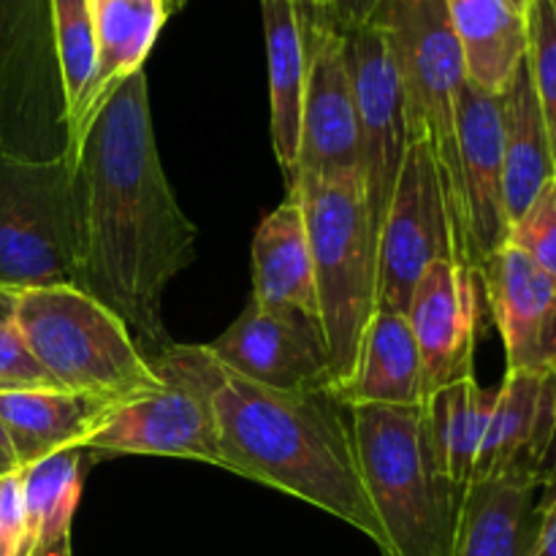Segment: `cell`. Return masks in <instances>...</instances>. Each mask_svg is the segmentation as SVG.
I'll return each instance as SVG.
<instances>
[{
    "mask_svg": "<svg viewBox=\"0 0 556 556\" xmlns=\"http://www.w3.org/2000/svg\"><path fill=\"white\" fill-rule=\"evenodd\" d=\"M79 212V288L112 309L150 358L174 345L163 293L195 258L152 128L144 68L125 76L68 152Z\"/></svg>",
    "mask_w": 556,
    "mask_h": 556,
    "instance_id": "1",
    "label": "cell"
},
{
    "mask_svg": "<svg viewBox=\"0 0 556 556\" xmlns=\"http://www.w3.org/2000/svg\"><path fill=\"white\" fill-rule=\"evenodd\" d=\"M193 380L212 407L223 470L264 483L342 519L383 552V532L364 489L351 424L329 394L266 389L217 362L206 345L155 356Z\"/></svg>",
    "mask_w": 556,
    "mask_h": 556,
    "instance_id": "2",
    "label": "cell"
},
{
    "mask_svg": "<svg viewBox=\"0 0 556 556\" xmlns=\"http://www.w3.org/2000/svg\"><path fill=\"white\" fill-rule=\"evenodd\" d=\"M358 467L380 532L383 556H451L465 489L429 454L421 407H353Z\"/></svg>",
    "mask_w": 556,
    "mask_h": 556,
    "instance_id": "3",
    "label": "cell"
},
{
    "mask_svg": "<svg viewBox=\"0 0 556 556\" xmlns=\"http://www.w3.org/2000/svg\"><path fill=\"white\" fill-rule=\"evenodd\" d=\"M291 190L307 220L320 329L331 380L340 386L353 375L364 331L378 307V239L362 174H299Z\"/></svg>",
    "mask_w": 556,
    "mask_h": 556,
    "instance_id": "4",
    "label": "cell"
},
{
    "mask_svg": "<svg viewBox=\"0 0 556 556\" xmlns=\"http://www.w3.org/2000/svg\"><path fill=\"white\" fill-rule=\"evenodd\" d=\"M11 326L52 383L71 394L123 402L163 386L128 326L79 286L20 291Z\"/></svg>",
    "mask_w": 556,
    "mask_h": 556,
    "instance_id": "5",
    "label": "cell"
},
{
    "mask_svg": "<svg viewBox=\"0 0 556 556\" xmlns=\"http://www.w3.org/2000/svg\"><path fill=\"white\" fill-rule=\"evenodd\" d=\"M369 25L383 36L405 98L407 136L429 147L443 179L445 201L467 261L465 199H462L456 103L467 81L445 0H380Z\"/></svg>",
    "mask_w": 556,
    "mask_h": 556,
    "instance_id": "6",
    "label": "cell"
},
{
    "mask_svg": "<svg viewBox=\"0 0 556 556\" xmlns=\"http://www.w3.org/2000/svg\"><path fill=\"white\" fill-rule=\"evenodd\" d=\"M79 286L74 161L0 152V288Z\"/></svg>",
    "mask_w": 556,
    "mask_h": 556,
    "instance_id": "7",
    "label": "cell"
},
{
    "mask_svg": "<svg viewBox=\"0 0 556 556\" xmlns=\"http://www.w3.org/2000/svg\"><path fill=\"white\" fill-rule=\"evenodd\" d=\"M68 147L52 0H0V152L58 161Z\"/></svg>",
    "mask_w": 556,
    "mask_h": 556,
    "instance_id": "8",
    "label": "cell"
},
{
    "mask_svg": "<svg viewBox=\"0 0 556 556\" xmlns=\"http://www.w3.org/2000/svg\"><path fill=\"white\" fill-rule=\"evenodd\" d=\"M434 261L465 264L438 163L424 141L413 139L378 231L375 309L407 313L418 280Z\"/></svg>",
    "mask_w": 556,
    "mask_h": 556,
    "instance_id": "9",
    "label": "cell"
},
{
    "mask_svg": "<svg viewBox=\"0 0 556 556\" xmlns=\"http://www.w3.org/2000/svg\"><path fill=\"white\" fill-rule=\"evenodd\" d=\"M163 386L114 402L81 448L106 456H168L223 467L212 407L204 391L177 369L150 358Z\"/></svg>",
    "mask_w": 556,
    "mask_h": 556,
    "instance_id": "10",
    "label": "cell"
},
{
    "mask_svg": "<svg viewBox=\"0 0 556 556\" xmlns=\"http://www.w3.org/2000/svg\"><path fill=\"white\" fill-rule=\"evenodd\" d=\"M342 43H345V63L351 74L353 101H356L358 174L378 239L410 144L405 98L389 47L369 22L342 33Z\"/></svg>",
    "mask_w": 556,
    "mask_h": 556,
    "instance_id": "11",
    "label": "cell"
},
{
    "mask_svg": "<svg viewBox=\"0 0 556 556\" xmlns=\"http://www.w3.org/2000/svg\"><path fill=\"white\" fill-rule=\"evenodd\" d=\"M206 351L231 372L266 389L329 394L334 386L318 320L264 309L253 299L242 315L206 345Z\"/></svg>",
    "mask_w": 556,
    "mask_h": 556,
    "instance_id": "12",
    "label": "cell"
},
{
    "mask_svg": "<svg viewBox=\"0 0 556 556\" xmlns=\"http://www.w3.org/2000/svg\"><path fill=\"white\" fill-rule=\"evenodd\" d=\"M299 14L307 49L299 174H358L356 101L342 33L302 5Z\"/></svg>",
    "mask_w": 556,
    "mask_h": 556,
    "instance_id": "13",
    "label": "cell"
},
{
    "mask_svg": "<svg viewBox=\"0 0 556 556\" xmlns=\"http://www.w3.org/2000/svg\"><path fill=\"white\" fill-rule=\"evenodd\" d=\"M481 275L459 261H434L418 280L407 324L421 356L424 394L476 375Z\"/></svg>",
    "mask_w": 556,
    "mask_h": 556,
    "instance_id": "14",
    "label": "cell"
},
{
    "mask_svg": "<svg viewBox=\"0 0 556 556\" xmlns=\"http://www.w3.org/2000/svg\"><path fill=\"white\" fill-rule=\"evenodd\" d=\"M505 345V372L556 375V277L503 244L478 269Z\"/></svg>",
    "mask_w": 556,
    "mask_h": 556,
    "instance_id": "15",
    "label": "cell"
},
{
    "mask_svg": "<svg viewBox=\"0 0 556 556\" xmlns=\"http://www.w3.org/2000/svg\"><path fill=\"white\" fill-rule=\"evenodd\" d=\"M467 261L481 269L508 239L503 190V114L500 96L465 81L456 103Z\"/></svg>",
    "mask_w": 556,
    "mask_h": 556,
    "instance_id": "16",
    "label": "cell"
},
{
    "mask_svg": "<svg viewBox=\"0 0 556 556\" xmlns=\"http://www.w3.org/2000/svg\"><path fill=\"white\" fill-rule=\"evenodd\" d=\"M554 451L556 375L505 372L500 389H494L472 481L481 478L543 481Z\"/></svg>",
    "mask_w": 556,
    "mask_h": 556,
    "instance_id": "17",
    "label": "cell"
},
{
    "mask_svg": "<svg viewBox=\"0 0 556 556\" xmlns=\"http://www.w3.org/2000/svg\"><path fill=\"white\" fill-rule=\"evenodd\" d=\"M345 410L353 407H424V372L416 337L405 313L375 309L345 383L329 391Z\"/></svg>",
    "mask_w": 556,
    "mask_h": 556,
    "instance_id": "18",
    "label": "cell"
},
{
    "mask_svg": "<svg viewBox=\"0 0 556 556\" xmlns=\"http://www.w3.org/2000/svg\"><path fill=\"white\" fill-rule=\"evenodd\" d=\"M253 302L275 313H296L320 324L313 248L302 201H286L258 223L253 237Z\"/></svg>",
    "mask_w": 556,
    "mask_h": 556,
    "instance_id": "19",
    "label": "cell"
},
{
    "mask_svg": "<svg viewBox=\"0 0 556 556\" xmlns=\"http://www.w3.org/2000/svg\"><path fill=\"white\" fill-rule=\"evenodd\" d=\"M92 36H96V71L71 119V147L79 141L103 98L134 71L144 68L168 14L166 0H90Z\"/></svg>",
    "mask_w": 556,
    "mask_h": 556,
    "instance_id": "20",
    "label": "cell"
},
{
    "mask_svg": "<svg viewBox=\"0 0 556 556\" xmlns=\"http://www.w3.org/2000/svg\"><path fill=\"white\" fill-rule=\"evenodd\" d=\"M535 478H481L462 492L451 556H532L535 554L538 500Z\"/></svg>",
    "mask_w": 556,
    "mask_h": 556,
    "instance_id": "21",
    "label": "cell"
},
{
    "mask_svg": "<svg viewBox=\"0 0 556 556\" xmlns=\"http://www.w3.org/2000/svg\"><path fill=\"white\" fill-rule=\"evenodd\" d=\"M112 405L63 389L0 391V427L14 451L16 467L25 470L60 451L81 448Z\"/></svg>",
    "mask_w": 556,
    "mask_h": 556,
    "instance_id": "22",
    "label": "cell"
},
{
    "mask_svg": "<svg viewBox=\"0 0 556 556\" xmlns=\"http://www.w3.org/2000/svg\"><path fill=\"white\" fill-rule=\"evenodd\" d=\"M261 16H264L266 60H269L271 147L291 190L299 179L304 85H307L302 14L296 0H261Z\"/></svg>",
    "mask_w": 556,
    "mask_h": 556,
    "instance_id": "23",
    "label": "cell"
},
{
    "mask_svg": "<svg viewBox=\"0 0 556 556\" xmlns=\"http://www.w3.org/2000/svg\"><path fill=\"white\" fill-rule=\"evenodd\" d=\"M503 114V190L508 226L530 206L543 185L556 177V157L546 117L538 103L527 60L500 92Z\"/></svg>",
    "mask_w": 556,
    "mask_h": 556,
    "instance_id": "24",
    "label": "cell"
},
{
    "mask_svg": "<svg viewBox=\"0 0 556 556\" xmlns=\"http://www.w3.org/2000/svg\"><path fill=\"white\" fill-rule=\"evenodd\" d=\"M465 58V74L478 90L500 96L527 58V16L510 0H445Z\"/></svg>",
    "mask_w": 556,
    "mask_h": 556,
    "instance_id": "25",
    "label": "cell"
},
{
    "mask_svg": "<svg viewBox=\"0 0 556 556\" xmlns=\"http://www.w3.org/2000/svg\"><path fill=\"white\" fill-rule=\"evenodd\" d=\"M90 451L68 448L22 472L27 514V556H71V527L81 503Z\"/></svg>",
    "mask_w": 556,
    "mask_h": 556,
    "instance_id": "26",
    "label": "cell"
},
{
    "mask_svg": "<svg viewBox=\"0 0 556 556\" xmlns=\"http://www.w3.org/2000/svg\"><path fill=\"white\" fill-rule=\"evenodd\" d=\"M492 402L494 391L483 389L476 375L456 380L424 400L421 413L429 454L454 486L465 489L476 476Z\"/></svg>",
    "mask_w": 556,
    "mask_h": 556,
    "instance_id": "27",
    "label": "cell"
},
{
    "mask_svg": "<svg viewBox=\"0 0 556 556\" xmlns=\"http://www.w3.org/2000/svg\"><path fill=\"white\" fill-rule=\"evenodd\" d=\"M52 25L60 74H63L71 136V119H74L81 96H85L87 85L92 79V71H96V36H92L90 0H52Z\"/></svg>",
    "mask_w": 556,
    "mask_h": 556,
    "instance_id": "28",
    "label": "cell"
},
{
    "mask_svg": "<svg viewBox=\"0 0 556 556\" xmlns=\"http://www.w3.org/2000/svg\"><path fill=\"white\" fill-rule=\"evenodd\" d=\"M527 16V71L546 117L556 157V0H530Z\"/></svg>",
    "mask_w": 556,
    "mask_h": 556,
    "instance_id": "29",
    "label": "cell"
},
{
    "mask_svg": "<svg viewBox=\"0 0 556 556\" xmlns=\"http://www.w3.org/2000/svg\"><path fill=\"white\" fill-rule=\"evenodd\" d=\"M505 244L556 277V177L548 179L530 206L510 223Z\"/></svg>",
    "mask_w": 556,
    "mask_h": 556,
    "instance_id": "30",
    "label": "cell"
},
{
    "mask_svg": "<svg viewBox=\"0 0 556 556\" xmlns=\"http://www.w3.org/2000/svg\"><path fill=\"white\" fill-rule=\"evenodd\" d=\"M0 386L9 389H58L36 358L27 353L25 342L14 326H0Z\"/></svg>",
    "mask_w": 556,
    "mask_h": 556,
    "instance_id": "31",
    "label": "cell"
},
{
    "mask_svg": "<svg viewBox=\"0 0 556 556\" xmlns=\"http://www.w3.org/2000/svg\"><path fill=\"white\" fill-rule=\"evenodd\" d=\"M0 552L3 556H27V514L20 470L0 476Z\"/></svg>",
    "mask_w": 556,
    "mask_h": 556,
    "instance_id": "32",
    "label": "cell"
},
{
    "mask_svg": "<svg viewBox=\"0 0 556 556\" xmlns=\"http://www.w3.org/2000/svg\"><path fill=\"white\" fill-rule=\"evenodd\" d=\"M378 3L380 0H299L304 11L329 22L340 33L367 25Z\"/></svg>",
    "mask_w": 556,
    "mask_h": 556,
    "instance_id": "33",
    "label": "cell"
},
{
    "mask_svg": "<svg viewBox=\"0 0 556 556\" xmlns=\"http://www.w3.org/2000/svg\"><path fill=\"white\" fill-rule=\"evenodd\" d=\"M532 556H556V510L541 516V530H538L535 554Z\"/></svg>",
    "mask_w": 556,
    "mask_h": 556,
    "instance_id": "34",
    "label": "cell"
},
{
    "mask_svg": "<svg viewBox=\"0 0 556 556\" xmlns=\"http://www.w3.org/2000/svg\"><path fill=\"white\" fill-rule=\"evenodd\" d=\"M556 510V451L554 459L548 465L546 478H543V489H541V500H538V516H546Z\"/></svg>",
    "mask_w": 556,
    "mask_h": 556,
    "instance_id": "35",
    "label": "cell"
},
{
    "mask_svg": "<svg viewBox=\"0 0 556 556\" xmlns=\"http://www.w3.org/2000/svg\"><path fill=\"white\" fill-rule=\"evenodd\" d=\"M16 470H20V467H16L14 451H11L3 427H0V476H9V472H16Z\"/></svg>",
    "mask_w": 556,
    "mask_h": 556,
    "instance_id": "36",
    "label": "cell"
},
{
    "mask_svg": "<svg viewBox=\"0 0 556 556\" xmlns=\"http://www.w3.org/2000/svg\"><path fill=\"white\" fill-rule=\"evenodd\" d=\"M14 304H16V291H3V288H0V326H11V318H14Z\"/></svg>",
    "mask_w": 556,
    "mask_h": 556,
    "instance_id": "37",
    "label": "cell"
},
{
    "mask_svg": "<svg viewBox=\"0 0 556 556\" xmlns=\"http://www.w3.org/2000/svg\"><path fill=\"white\" fill-rule=\"evenodd\" d=\"M168 3V14H177L179 9H185V3H188V0H166Z\"/></svg>",
    "mask_w": 556,
    "mask_h": 556,
    "instance_id": "38",
    "label": "cell"
},
{
    "mask_svg": "<svg viewBox=\"0 0 556 556\" xmlns=\"http://www.w3.org/2000/svg\"><path fill=\"white\" fill-rule=\"evenodd\" d=\"M510 3H514L516 9H519L521 14H525V11H527V5H530V0H510Z\"/></svg>",
    "mask_w": 556,
    "mask_h": 556,
    "instance_id": "39",
    "label": "cell"
},
{
    "mask_svg": "<svg viewBox=\"0 0 556 556\" xmlns=\"http://www.w3.org/2000/svg\"><path fill=\"white\" fill-rule=\"evenodd\" d=\"M0 556H3V552H0Z\"/></svg>",
    "mask_w": 556,
    "mask_h": 556,
    "instance_id": "40",
    "label": "cell"
}]
</instances>
